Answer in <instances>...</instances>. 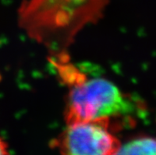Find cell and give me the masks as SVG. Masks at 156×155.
<instances>
[{"instance_id": "277c9868", "label": "cell", "mask_w": 156, "mask_h": 155, "mask_svg": "<svg viewBox=\"0 0 156 155\" xmlns=\"http://www.w3.org/2000/svg\"><path fill=\"white\" fill-rule=\"evenodd\" d=\"M117 154L156 155V137L142 136L121 144Z\"/></svg>"}, {"instance_id": "7a4b0ae2", "label": "cell", "mask_w": 156, "mask_h": 155, "mask_svg": "<svg viewBox=\"0 0 156 155\" xmlns=\"http://www.w3.org/2000/svg\"><path fill=\"white\" fill-rule=\"evenodd\" d=\"M136 104L105 79H84L70 87L64 112L67 124L99 118L120 117L133 112Z\"/></svg>"}, {"instance_id": "6da1fadb", "label": "cell", "mask_w": 156, "mask_h": 155, "mask_svg": "<svg viewBox=\"0 0 156 155\" xmlns=\"http://www.w3.org/2000/svg\"><path fill=\"white\" fill-rule=\"evenodd\" d=\"M108 0H26L18 11L20 26L54 57L67 48L85 26L98 21Z\"/></svg>"}, {"instance_id": "5b68a950", "label": "cell", "mask_w": 156, "mask_h": 155, "mask_svg": "<svg viewBox=\"0 0 156 155\" xmlns=\"http://www.w3.org/2000/svg\"><path fill=\"white\" fill-rule=\"evenodd\" d=\"M8 152V146L6 142L0 137V154H7Z\"/></svg>"}, {"instance_id": "3957f363", "label": "cell", "mask_w": 156, "mask_h": 155, "mask_svg": "<svg viewBox=\"0 0 156 155\" xmlns=\"http://www.w3.org/2000/svg\"><path fill=\"white\" fill-rule=\"evenodd\" d=\"M110 124L109 118L67 124L51 145L63 154H117L121 143L111 132Z\"/></svg>"}]
</instances>
